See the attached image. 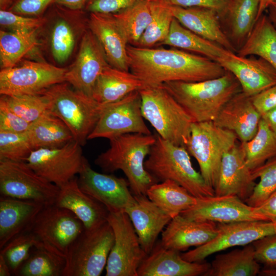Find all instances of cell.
I'll use <instances>...</instances> for the list:
<instances>
[{
	"label": "cell",
	"instance_id": "cell-13",
	"mask_svg": "<svg viewBox=\"0 0 276 276\" xmlns=\"http://www.w3.org/2000/svg\"><path fill=\"white\" fill-rule=\"evenodd\" d=\"M85 159L81 145L74 140L61 147L35 149L26 162L38 175L60 187L79 174Z\"/></svg>",
	"mask_w": 276,
	"mask_h": 276
},
{
	"label": "cell",
	"instance_id": "cell-42",
	"mask_svg": "<svg viewBox=\"0 0 276 276\" xmlns=\"http://www.w3.org/2000/svg\"><path fill=\"white\" fill-rule=\"evenodd\" d=\"M7 106L19 117L31 123L50 111V100L45 94L1 95Z\"/></svg>",
	"mask_w": 276,
	"mask_h": 276
},
{
	"label": "cell",
	"instance_id": "cell-43",
	"mask_svg": "<svg viewBox=\"0 0 276 276\" xmlns=\"http://www.w3.org/2000/svg\"><path fill=\"white\" fill-rule=\"evenodd\" d=\"M40 241L30 231L15 236L0 249L10 269L12 275L15 273L28 258L34 246Z\"/></svg>",
	"mask_w": 276,
	"mask_h": 276
},
{
	"label": "cell",
	"instance_id": "cell-33",
	"mask_svg": "<svg viewBox=\"0 0 276 276\" xmlns=\"http://www.w3.org/2000/svg\"><path fill=\"white\" fill-rule=\"evenodd\" d=\"M26 133L34 150L61 147L74 140L65 123L50 111L31 123Z\"/></svg>",
	"mask_w": 276,
	"mask_h": 276
},
{
	"label": "cell",
	"instance_id": "cell-9",
	"mask_svg": "<svg viewBox=\"0 0 276 276\" xmlns=\"http://www.w3.org/2000/svg\"><path fill=\"white\" fill-rule=\"evenodd\" d=\"M60 188L38 175L26 161L0 159L1 196L54 204Z\"/></svg>",
	"mask_w": 276,
	"mask_h": 276
},
{
	"label": "cell",
	"instance_id": "cell-34",
	"mask_svg": "<svg viewBox=\"0 0 276 276\" xmlns=\"http://www.w3.org/2000/svg\"><path fill=\"white\" fill-rule=\"evenodd\" d=\"M160 45L190 51L216 62L229 51L187 29L174 17L167 37Z\"/></svg>",
	"mask_w": 276,
	"mask_h": 276
},
{
	"label": "cell",
	"instance_id": "cell-56",
	"mask_svg": "<svg viewBox=\"0 0 276 276\" xmlns=\"http://www.w3.org/2000/svg\"><path fill=\"white\" fill-rule=\"evenodd\" d=\"M12 273L5 259L0 255V276H10Z\"/></svg>",
	"mask_w": 276,
	"mask_h": 276
},
{
	"label": "cell",
	"instance_id": "cell-2",
	"mask_svg": "<svg viewBox=\"0 0 276 276\" xmlns=\"http://www.w3.org/2000/svg\"><path fill=\"white\" fill-rule=\"evenodd\" d=\"M156 135L132 133L109 140L110 147L96 158L95 164L104 171L123 172L134 195H147L148 189L158 182L146 169L148 155Z\"/></svg>",
	"mask_w": 276,
	"mask_h": 276
},
{
	"label": "cell",
	"instance_id": "cell-29",
	"mask_svg": "<svg viewBox=\"0 0 276 276\" xmlns=\"http://www.w3.org/2000/svg\"><path fill=\"white\" fill-rule=\"evenodd\" d=\"M260 0H229L219 15L222 28L237 52L251 31Z\"/></svg>",
	"mask_w": 276,
	"mask_h": 276
},
{
	"label": "cell",
	"instance_id": "cell-46",
	"mask_svg": "<svg viewBox=\"0 0 276 276\" xmlns=\"http://www.w3.org/2000/svg\"><path fill=\"white\" fill-rule=\"evenodd\" d=\"M45 22L46 19L44 18L27 17L10 10H0L1 26L7 31L15 32L37 31Z\"/></svg>",
	"mask_w": 276,
	"mask_h": 276
},
{
	"label": "cell",
	"instance_id": "cell-21",
	"mask_svg": "<svg viewBox=\"0 0 276 276\" xmlns=\"http://www.w3.org/2000/svg\"><path fill=\"white\" fill-rule=\"evenodd\" d=\"M255 180L242 149L236 144L222 157L215 195H235L245 201L254 190Z\"/></svg>",
	"mask_w": 276,
	"mask_h": 276
},
{
	"label": "cell",
	"instance_id": "cell-23",
	"mask_svg": "<svg viewBox=\"0 0 276 276\" xmlns=\"http://www.w3.org/2000/svg\"><path fill=\"white\" fill-rule=\"evenodd\" d=\"M217 233L216 223L195 221L179 214L168 224L160 241L165 247L180 252L207 243Z\"/></svg>",
	"mask_w": 276,
	"mask_h": 276
},
{
	"label": "cell",
	"instance_id": "cell-12",
	"mask_svg": "<svg viewBox=\"0 0 276 276\" xmlns=\"http://www.w3.org/2000/svg\"><path fill=\"white\" fill-rule=\"evenodd\" d=\"M84 229L82 222L73 212L54 204L43 206L29 231L43 245L65 257L71 244Z\"/></svg>",
	"mask_w": 276,
	"mask_h": 276
},
{
	"label": "cell",
	"instance_id": "cell-47",
	"mask_svg": "<svg viewBox=\"0 0 276 276\" xmlns=\"http://www.w3.org/2000/svg\"><path fill=\"white\" fill-rule=\"evenodd\" d=\"M252 244L256 260L268 268H276V234L264 237Z\"/></svg>",
	"mask_w": 276,
	"mask_h": 276
},
{
	"label": "cell",
	"instance_id": "cell-18",
	"mask_svg": "<svg viewBox=\"0 0 276 276\" xmlns=\"http://www.w3.org/2000/svg\"><path fill=\"white\" fill-rule=\"evenodd\" d=\"M109 65L103 48L88 28L81 37L74 63L67 70L65 82L76 90L92 97L97 78Z\"/></svg>",
	"mask_w": 276,
	"mask_h": 276
},
{
	"label": "cell",
	"instance_id": "cell-57",
	"mask_svg": "<svg viewBox=\"0 0 276 276\" xmlns=\"http://www.w3.org/2000/svg\"><path fill=\"white\" fill-rule=\"evenodd\" d=\"M267 10L269 18L276 27V0L270 4Z\"/></svg>",
	"mask_w": 276,
	"mask_h": 276
},
{
	"label": "cell",
	"instance_id": "cell-6",
	"mask_svg": "<svg viewBox=\"0 0 276 276\" xmlns=\"http://www.w3.org/2000/svg\"><path fill=\"white\" fill-rule=\"evenodd\" d=\"M42 93L50 100V112L61 119L74 140L83 146L106 104H101L92 97L72 89L66 82L54 85Z\"/></svg>",
	"mask_w": 276,
	"mask_h": 276
},
{
	"label": "cell",
	"instance_id": "cell-27",
	"mask_svg": "<svg viewBox=\"0 0 276 276\" xmlns=\"http://www.w3.org/2000/svg\"><path fill=\"white\" fill-rule=\"evenodd\" d=\"M43 205L30 200L0 197V249L20 234L30 230Z\"/></svg>",
	"mask_w": 276,
	"mask_h": 276
},
{
	"label": "cell",
	"instance_id": "cell-11",
	"mask_svg": "<svg viewBox=\"0 0 276 276\" xmlns=\"http://www.w3.org/2000/svg\"><path fill=\"white\" fill-rule=\"evenodd\" d=\"M67 68L43 61L25 60L0 72V94L15 96L41 94L51 86L65 82Z\"/></svg>",
	"mask_w": 276,
	"mask_h": 276
},
{
	"label": "cell",
	"instance_id": "cell-22",
	"mask_svg": "<svg viewBox=\"0 0 276 276\" xmlns=\"http://www.w3.org/2000/svg\"><path fill=\"white\" fill-rule=\"evenodd\" d=\"M88 28L103 48L109 64L117 69L129 71L127 52L128 41L113 14L90 13Z\"/></svg>",
	"mask_w": 276,
	"mask_h": 276
},
{
	"label": "cell",
	"instance_id": "cell-20",
	"mask_svg": "<svg viewBox=\"0 0 276 276\" xmlns=\"http://www.w3.org/2000/svg\"><path fill=\"white\" fill-rule=\"evenodd\" d=\"M210 267L204 261H186L179 251L167 248L159 241L140 265L137 276L204 275Z\"/></svg>",
	"mask_w": 276,
	"mask_h": 276
},
{
	"label": "cell",
	"instance_id": "cell-39",
	"mask_svg": "<svg viewBox=\"0 0 276 276\" xmlns=\"http://www.w3.org/2000/svg\"><path fill=\"white\" fill-rule=\"evenodd\" d=\"M38 45L36 31L15 32L0 31V61L1 69L16 65L27 54Z\"/></svg>",
	"mask_w": 276,
	"mask_h": 276
},
{
	"label": "cell",
	"instance_id": "cell-38",
	"mask_svg": "<svg viewBox=\"0 0 276 276\" xmlns=\"http://www.w3.org/2000/svg\"><path fill=\"white\" fill-rule=\"evenodd\" d=\"M240 146L246 164L252 171L276 156V133L261 118L254 136L248 141L241 142Z\"/></svg>",
	"mask_w": 276,
	"mask_h": 276
},
{
	"label": "cell",
	"instance_id": "cell-19",
	"mask_svg": "<svg viewBox=\"0 0 276 276\" xmlns=\"http://www.w3.org/2000/svg\"><path fill=\"white\" fill-rule=\"evenodd\" d=\"M217 62L236 77L249 97L276 84V70L262 58L242 57L229 51Z\"/></svg>",
	"mask_w": 276,
	"mask_h": 276
},
{
	"label": "cell",
	"instance_id": "cell-44",
	"mask_svg": "<svg viewBox=\"0 0 276 276\" xmlns=\"http://www.w3.org/2000/svg\"><path fill=\"white\" fill-rule=\"evenodd\" d=\"M254 180L259 178L250 196L245 202L256 206L276 191V156L251 171Z\"/></svg>",
	"mask_w": 276,
	"mask_h": 276
},
{
	"label": "cell",
	"instance_id": "cell-35",
	"mask_svg": "<svg viewBox=\"0 0 276 276\" xmlns=\"http://www.w3.org/2000/svg\"><path fill=\"white\" fill-rule=\"evenodd\" d=\"M147 196L172 218L193 205L197 198L186 189L171 180L152 185Z\"/></svg>",
	"mask_w": 276,
	"mask_h": 276
},
{
	"label": "cell",
	"instance_id": "cell-55",
	"mask_svg": "<svg viewBox=\"0 0 276 276\" xmlns=\"http://www.w3.org/2000/svg\"><path fill=\"white\" fill-rule=\"evenodd\" d=\"M261 118L267 123L269 128L276 133V108L263 114Z\"/></svg>",
	"mask_w": 276,
	"mask_h": 276
},
{
	"label": "cell",
	"instance_id": "cell-4",
	"mask_svg": "<svg viewBox=\"0 0 276 276\" xmlns=\"http://www.w3.org/2000/svg\"><path fill=\"white\" fill-rule=\"evenodd\" d=\"M155 135L145 167L156 180L174 181L196 198L215 195L214 189L194 168L186 148L173 144L158 134Z\"/></svg>",
	"mask_w": 276,
	"mask_h": 276
},
{
	"label": "cell",
	"instance_id": "cell-49",
	"mask_svg": "<svg viewBox=\"0 0 276 276\" xmlns=\"http://www.w3.org/2000/svg\"><path fill=\"white\" fill-rule=\"evenodd\" d=\"M141 0H88L86 10L90 13L113 14L126 9Z\"/></svg>",
	"mask_w": 276,
	"mask_h": 276
},
{
	"label": "cell",
	"instance_id": "cell-45",
	"mask_svg": "<svg viewBox=\"0 0 276 276\" xmlns=\"http://www.w3.org/2000/svg\"><path fill=\"white\" fill-rule=\"evenodd\" d=\"M33 150L26 132L0 131V159L26 161Z\"/></svg>",
	"mask_w": 276,
	"mask_h": 276
},
{
	"label": "cell",
	"instance_id": "cell-48",
	"mask_svg": "<svg viewBox=\"0 0 276 276\" xmlns=\"http://www.w3.org/2000/svg\"><path fill=\"white\" fill-rule=\"evenodd\" d=\"M30 124L13 112L4 102L0 100V131L25 132Z\"/></svg>",
	"mask_w": 276,
	"mask_h": 276
},
{
	"label": "cell",
	"instance_id": "cell-54",
	"mask_svg": "<svg viewBox=\"0 0 276 276\" xmlns=\"http://www.w3.org/2000/svg\"><path fill=\"white\" fill-rule=\"evenodd\" d=\"M88 0H55L56 4L72 11H78L86 7Z\"/></svg>",
	"mask_w": 276,
	"mask_h": 276
},
{
	"label": "cell",
	"instance_id": "cell-58",
	"mask_svg": "<svg viewBox=\"0 0 276 276\" xmlns=\"http://www.w3.org/2000/svg\"><path fill=\"white\" fill-rule=\"evenodd\" d=\"M274 0H260L257 19L264 13L270 5Z\"/></svg>",
	"mask_w": 276,
	"mask_h": 276
},
{
	"label": "cell",
	"instance_id": "cell-16",
	"mask_svg": "<svg viewBox=\"0 0 276 276\" xmlns=\"http://www.w3.org/2000/svg\"><path fill=\"white\" fill-rule=\"evenodd\" d=\"M78 175L80 188L104 204L109 213L125 211L135 202L127 179L99 173L86 159Z\"/></svg>",
	"mask_w": 276,
	"mask_h": 276
},
{
	"label": "cell",
	"instance_id": "cell-40",
	"mask_svg": "<svg viewBox=\"0 0 276 276\" xmlns=\"http://www.w3.org/2000/svg\"><path fill=\"white\" fill-rule=\"evenodd\" d=\"M151 20L134 46L152 48L167 37L174 18L170 5L165 0H149Z\"/></svg>",
	"mask_w": 276,
	"mask_h": 276
},
{
	"label": "cell",
	"instance_id": "cell-50",
	"mask_svg": "<svg viewBox=\"0 0 276 276\" xmlns=\"http://www.w3.org/2000/svg\"><path fill=\"white\" fill-rule=\"evenodd\" d=\"M55 0H17L10 8L13 13L24 16H38Z\"/></svg>",
	"mask_w": 276,
	"mask_h": 276
},
{
	"label": "cell",
	"instance_id": "cell-3",
	"mask_svg": "<svg viewBox=\"0 0 276 276\" xmlns=\"http://www.w3.org/2000/svg\"><path fill=\"white\" fill-rule=\"evenodd\" d=\"M162 85L194 122H214L225 104L242 91L238 81L228 71L214 79L197 82L169 81Z\"/></svg>",
	"mask_w": 276,
	"mask_h": 276
},
{
	"label": "cell",
	"instance_id": "cell-53",
	"mask_svg": "<svg viewBox=\"0 0 276 276\" xmlns=\"http://www.w3.org/2000/svg\"><path fill=\"white\" fill-rule=\"evenodd\" d=\"M254 210L265 221L276 222V191L260 204L254 206Z\"/></svg>",
	"mask_w": 276,
	"mask_h": 276
},
{
	"label": "cell",
	"instance_id": "cell-51",
	"mask_svg": "<svg viewBox=\"0 0 276 276\" xmlns=\"http://www.w3.org/2000/svg\"><path fill=\"white\" fill-rule=\"evenodd\" d=\"M252 103L261 116L276 108V84L251 97Z\"/></svg>",
	"mask_w": 276,
	"mask_h": 276
},
{
	"label": "cell",
	"instance_id": "cell-26",
	"mask_svg": "<svg viewBox=\"0 0 276 276\" xmlns=\"http://www.w3.org/2000/svg\"><path fill=\"white\" fill-rule=\"evenodd\" d=\"M59 188L54 204L73 212L82 222L84 229H91L107 221L109 212L104 204L80 188L78 177Z\"/></svg>",
	"mask_w": 276,
	"mask_h": 276
},
{
	"label": "cell",
	"instance_id": "cell-30",
	"mask_svg": "<svg viewBox=\"0 0 276 276\" xmlns=\"http://www.w3.org/2000/svg\"><path fill=\"white\" fill-rule=\"evenodd\" d=\"M144 87L143 82L130 71L107 66L95 84L92 97L101 104L117 102Z\"/></svg>",
	"mask_w": 276,
	"mask_h": 276
},
{
	"label": "cell",
	"instance_id": "cell-5",
	"mask_svg": "<svg viewBox=\"0 0 276 276\" xmlns=\"http://www.w3.org/2000/svg\"><path fill=\"white\" fill-rule=\"evenodd\" d=\"M139 92L143 118L163 139L186 148L194 122L190 115L162 85Z\"/></svg>",
	"mask_w": 276,
	"mask_h": 276
},
{
	"label": "cell",
	"instance_id": "cell-10",
	"mask_svg": "<svg viewBox=\"0 0 276 276\" xmlns=\"http://www.w3.org/2000/svg\"><path fill=\"white\" fill-rule=\"evenodd\" d=\"M107 222L114 236L105 267L106 276H137L147 254L143 249L131 221L125 211L109 213Z\"/></svg>",
	"mask_w": 276,
	"mask_h": 276
},
{
	"label": "cell",
	"instance_id": "cell-36",
	"mask_svg": "<svg viewBox=\"0 0 276 276\" xmlns=\"http://www.w3.org/2000/svg\"><path fill=\"white\" fill-rule=\"evenodd\" d=\"M70 16L60 15L53 21L49 32V45L51 55L57 63L65 62L73 54L79 34L82 23L71 19Z\"/></svg>",
	"mask_w": 276,
	"mask_h": 276
},
{
	"label": "cell",
	"instance_id": "cell-59",
	"mask_svg": "<svg viewBox=\"0 0 276 276\" xmlns=\"http://www.w3.org/2000/svg\"><path fill=\"white\" fill-rule=\"evenodd\" d=\"M13 0H0L1 9L6 10V8Z\"/></svg>",
	"mask_w": 276,
	"mask_h": 276
},
{
	"label": "cell",
	"instance_id": "cell-41",
	"mask_svg": "<svg viewBox=\"0 0 276 276\" xmlns=\"http://www.w3.org/2000/svg\"><path fill=\"white\" fill-rule=\"evenodd\" d=\"M128 44L134 45L151 20L149 0H141L113 14Z\"/></svg>",
	"mask_w": 276,
	"mask_h": 276
},
{
	"label": "cell",
	"instance_id": "cell-24",
	"mask_svg": "<svg viewBox=\"0 0 276 276\" xmlns=\"http://www.w3.org/2000/svg\"><path fill=\"white\" fill-rule=\"evenodd\" d=\"M261 119L251 97L241 91L225 104L214 122L233 132L241 142H244L256 134Z\"/></svg>",
	"mask_w": 276,
	"mask_h": 276
},
{
	"label": "cell",
	"instance_id": "cell-7",
	"mask_svg": "<svg viewBox=\"0 0 276 276\" xmlns=\"http://www.w3.org/2000/svg\"><path fill=\"white\" fill-rule=\"evenodd\" d=\"M237 139L233 132L219 127L212 121L192 124L186 149L196 159L206 183L214 189L222 157L237 144Z\"/></svg>",
	"mask_w": 276,
	"mask_h": 276
},
{
	"label": "cell",
	"instance_id": "cell-31",
	"mask_svg": "<svg viewBox=\"0 0 276 276\" xmlns=\"http://www.w3.org/2000/svg\"><path fill=\"white\" fill-rule=\"evenodd\" d=\"M239 56H257L276 70V27L267 14L259 17L240 48L236 53Z\"/></svg>",
	"mask_w": 276,
	"mask_h": 276
},
{
	"label": "cell",
	"instance_id": "cell-8",
	"mask_svg": "<svg viewBox=\"0 0 276 276\" xmlns=\"http://www.w3.org/2000/svg\"><path fill=\"white\" fill-rule=\"evenodd\" d=\"M114 242L112 228L106 221L84 229L70 245L63 276H99L105 268Z\"/></svg>",
	"mask_w": 276,
	"mask_h": 276
},
{
	"label": "cell",
	"instance_id": "cell-32",
	"mask_svg": "<svg viewBox=\"0 0 276 276\" xmlns=\"http://www.w3.org/2000/svg\"><path fill=\"white\" fill-rule=\"evenodd\" d=\"M260 270L251 243L242 249L217 255L204 276H255Z\"/></svg>",
	"mask_w": 276,
	"mask_h": 276
},
{
	"label": "cell",
	"instance_id": "cell-15",
	"mask_svg": "<svg viewBox=\"0 0 276 276\" xmlns=\"http://www.w3.org/2000/svg\"><path fill=\"white\" fill-rule=\"evenodd\" d=\"M139 90L106 104L88 140L116 136L132 133L151 134L144 121Z\"/></svg>",
	"mask_w": 276,
	"mask_h": 276
},
{
	"label": "cell",
	"instance_id": "cell-17",
	"mask_svg": "<svg viewBox=\"0 0 276 276\" xmlns=\"http://www.w3.org/2000/svg\"><path fill=\"white\" fill-rule=\"evenodd\" d=\"M180 215L195 221L218 223L265 221L254 211L253 206L233 195L197 198L196 203Z\"/></svg>",
	"mask_w": 276,
	"mask_h": 276
},
{
	"label": "cell",
	"instance_id": "cell-1",
	"mask_svg": "<svg viewBox=\"0 0 276 276\" xmlns=\"http://www.w3.org/2000/svg\"><path fill=\"white\" fill-rule=\"evenodd\" d=\"M129 71L144 86L169 81L197 82L223 75L226 71L205 56L177 49L127 47Z\"/></svg>",
	"mask_w": 276,
	"mask_h": 276
},
{
	"label": "cell",
	"instance_id": "cell-25",
	"mask_svg": "<svg viewBox=\"0 0 276 276\" xmlns=\"http://www.w3.org/2000/svg\"><path fill=\"white\" fill-rule=\"evenodd\" d=\"M135 202L125 212L129 217L141 246L148 255L163 228L172 219L147 195H134Z\"/></svg>",
	"mask_w": 276,
	"mask_h": 276
},
{
	"label": "cell",
	"instance_id": "cell-14",
	"mask_svg": "<svg viewBox=\"0 0 276 276\" xmlns=\"http://www.w3.org/2000/svg\"><path fill=\"white\" fill-rule=\"evenodd\" d=\"M218 233L207 243L181 254L189 262H202L210 255L230 247L245 246L264 237L276 234V222L245 221L218 223Z\"/></svg>",
	"mask_w": 276,
	"mask_h": 276
},
{
	"label": "cell",
	"instance_id": "cell-28",
	"mask_svg": "<svg viewBox=\"0 0 276 276\" xmlns=\"http://www.w3.org/2000/svg\"><path fill=\"white\" fill-rule=\"evenodd\" d=\"M170 8L174 17L185 28L236 53L222 28L216 11L201 7L184 8L171 5Z\"/></svg>",
	"mask_w": 276,
	"mask_h": 276
},
{
	"label": "cell",
	"instance_id": "cell-37",
	"mask_svg": "<svg viewBox=\"0 0 276 276\" xmlns=\"http://www.w3.org/2000/svg\"><path fill=\"white\" fill-rule=\"evenodd\" d=\"M65 265V257L39 242L33 247L14 275L63 276Z\"/></svg>",
	"mask_w": 276,
	"mask_h": 276
},
{
	"label": "cell",
	"instance_id": "cell-52",
	"mask_svg": "<svg viewBox=\"0 0 276 276\" xmlns=\"http://www.w3.org/2000/svg\"><path fill=\"white\" fill-rule=\"evenodd\" d=\"M171 6L184 8L201 7L213 9L219 15L224 10L229 0H165Z\"/></svg>",
	"mask_w": 276,
	"mask_h": 276
}]
</instances>
